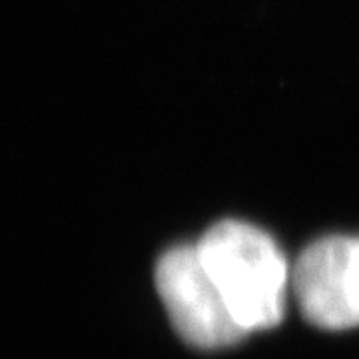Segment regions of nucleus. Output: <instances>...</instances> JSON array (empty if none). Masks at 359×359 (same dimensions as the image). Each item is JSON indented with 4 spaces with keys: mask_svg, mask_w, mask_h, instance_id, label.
Returning <instances> with one entry per match:
<instances>
[{
    "mask_svg": "<svg viewBox=\"0 0 359 359\" xmlns=\"http://www.w3.org/2000/svg\"><path fill=\"white\" fill-rule=\"evenodd\" d=\"M205 269L245 332L278 325L285 311L287 264L266 231L222 219L198 244Z\"/></svg>",
    "mask_w": 359,
    "mask_h": 359,
    "instance_id": "1",
    "label": "nucleus"
},
{
    "mask_svg": "<svg viewBox=\"0 0 359 359\" xmlns=\"http://www.w3.org/2000/svg\"><path fill=\"white\" fill-rule=\"evenodd\" d=\"M156 287L176 332L188 344L218 349L248 335L205 269L198 245L168 250L156 266Z\"/></svg>",
    "mask_w": 359,
    "mask_h": 359,
    "instance_id": "2",
    "label": "nucleus"
},
{
    "mask_svg": "<svg viewBox=\"0 0 359 359\" xmlns=\"http://www.w3.org/2000/svg\"><path fill=\"white\" fill-rule=\"evenodd\" d=\"M306 320L323 330L359 325V240L330 236L308 245L292 271Z\"/></svg>",
    "mask_w": 359,
    "mask_h": 359,
    "instance_id": "3",
    "label": "nucleus"
}]
</instances>
